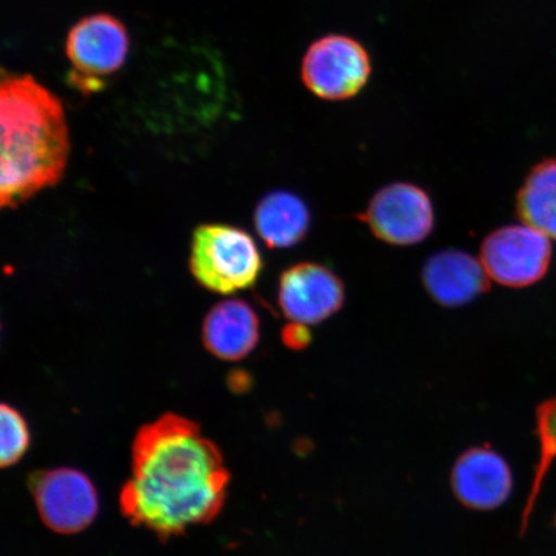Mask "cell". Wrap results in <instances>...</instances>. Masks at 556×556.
Instances as JSON below:
<instances>
[{"label":"cell","instance_id":"12","mask_svg":"<svg viewBox=\"0 0 556 556\" xmlns=\"http://www.w3.org/2000/svg\"><path fill=\"white\" fill-rule=\"evenodd\" d=\"M206 351L224 361H240L249 356L261 338L256 312L241 299H227L208 311L203 324Z\"/></svg>","mask_w":556,"mask_h":556},{"label":"cell","instance_id":"10","mask_svg":"<svg viewBox=\"0 0 556 556\" xmlns=\"http://www.w3.org/2000/svg\"><path fill=\"white\" fill-rule=\"evenodd\" d=\"M452 489L460 503L471 509H496L510 496L511 470L497 452L485 447L471 448L455 464Z\"/></svg>","mask_w":556,"mask_h":556},{"label":"cell","instance_id":"13","mask_svg":"<svg viewBox=\"0 0 556 556\" xmlns=\"http://www.w3.org/2000/svg\"><path fill=\"white\" fill-rule=\"evenodd\" d=\"M254 225L256 232L269 248H293L308 235L309 208L293 192H269L255 207Z\"/></svg>","mask_w":556,"mask_h":556},{"label":"cell","instance_id":"8","mask_svg":"<svg viewBox=\"0 0 556 556\" xmlns=\"http://www.w3.org/2000/svg\"><path fill=\"white\" fill-rule=\"evenodd\" d=\"M29 486L41 520L54 532H81L93 523L99 513L94 485L79 470L59 468L34 472Z\"/></svg>","mask_w":556,"mask_h":556},{"label":"cell","instance_id":"1","mask_svg":"<svg viewBox=\"0 0 556 556\" xmlns=\"http://www.w3.org/2000/svg\"><path fill=\"white\" fill-rule=\"evenodd\" d=\"M228 483L220 451L198 424L166 414L138 430L121 506L131 525L166 541L217 517Z\"/></svg>","mask_w":556,"mask_h":556},{"label":"cell","instance_id":"2","mask_svg":"<svg viewBox=\"0 0 556 556\" xmlns=\"http://www.w3.org/2000/svg\"><path fill=\"white\" fill-rule=\"evenodd\" d=\"M0 205L15 208L64 177L70 136L62 102L30 75L0 86Z\"/></svg>","mask_w":556,"mask_h":556},{"label":"cell","instance_id":"4","mask_svg":"<svg viewBox=\"0 0 556 556\" xmlns=\"http://www.w3.org/2000/svg\"><path fill=\"white\" fill-rule=\"evenodd\" d=\"M129 35L121 20L99 13L70 30L66 54L72 64L70 83L83 93L103 89L109 76L119 72L129 54Z\"/></svg>","mask_w":556,"mask_h":556},{"label":"cell","instance_id":"6","mask_svg":"<svg viewBox=\"0 0 556 556\" xmlns=\"http://www.w3.org/2000/svg\"><path fill=\"white\" fill-rule=\"evenodd\" d=\"M370 74V58L365 48L340 35L313 43L302 65L305 87L328 101L352 99L366 86Z\"/></svg>","mask_w":556,"mask_h":556},{"label":"cell","instance_id":"14","mask_svg":"<svg viewBox=\"0 0 556 556\" xmlns=\"http://www.w3.org/2000/svg\"><path fill=\"white\" fill-rule=\"evenodd\" d=\"M517 213L525 225L556 240V157L545 159L528 173L518 192Z\"/></svg>","mask_w":556,"mask_h":556},{"label":"cell","instance_id":"9","mask_svg":"<svg viewBox=\"0 0 556 556\" xmlns=\"http://www.w3.org/2000/svg\"><path fill=\"white\" fill-rule=\"evenodd\" d=\"M345 287L329 267L315 262L285 269L278 281V304L291 321L318 325L343 308Z\"/></svg>","mask_w":556,"mask_h":556},{"label":"cell","instance_id":"15","mask_svg":"<svg viewBox=\"0 0 556 556\" xmlns=\"http://www.w3.org/2000/svg\"><path fill=\"white\" fill-rule=\"evenodd\" d=\"M0 430H2V448H0V464L3 468L13 467L21 458L24 457L26 451L30 446V430L24 416L21 415L15 407L3 403L0 409Z\"/></svg>","mask_w":556,"mask_h":556},{"label":"cell","instance_id":"11","mask_svg":"<svg viewBox=\"0 0 556 556\" xmlns=\"http://www.w3.org/2000/svg\"><path fill=\"white\" fill-rule=\"evenodd\" d=\"M422 283L438 304L462 307L490 289L481 261L462 250H442L424 264Z\"/></svg>","mask_w":556,"mask_h":556},{"label":"cell","instance_id":"16","mask_svg":"<svg viewBox=\"0 0 556 556\" xmlns=\"http://www.w3.org/2000/svg\"><path fill=\"white\" fill-rule=\"evenodd\" d=\"M282 342L291 350H303L311 342V332L307 325L291 323L282 330Z\"/></svg>","mask_w":556,"mask_h":556},{"label":"cell","instance_id":"5","mask_svg":"<svg viewBox=\"0 0 556 556\" xmlns=\"http://www.w3.org/2000/svg\"><path fill=\"white\" fill-rule=\"evenodd\" d=\"M481 262L486 275L503 287H531L551 267L552 242L539 229L525 224L502 227L483 240Z\"/></svg>","mask_w":556,"mask_h":556},{"label":"cell","instance_id":"7","mask_svg":"<svg viewBox=\"0 0 556 556\" xmlns=\"http://www.w3.org/2000/svg\"><path fill=\"white\" fill-rule=\"evenodd\" d=\"M375 238L395 247L415 245L434 228V207L421 187L397 182L382 187L358 215Z\"/></svg>","mask_w":556,"mask_h":556},{"label":"cell","instance_id":"3","mask_svg":"<svg viewBox=\"0 0 556 556\" xmlns=\"http://www.w3.org/2000/svg\"><path fill=\"white\" fill-rule=\"evenodd\" d=\"M263 266L261 250L245 229L224 224H206L194 229L191 274L212 293L231 295L254 287Z\"/></svg>","mask_w":556,"mask_h":556}]
</instances>
